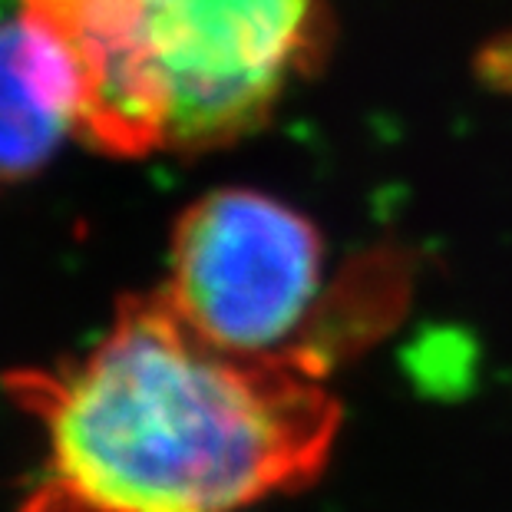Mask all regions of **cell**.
Masks as SVG:
<instances>
[{"mask_svg": "<svg viewBox=\"0 0 512 512\" xmlns=\"http://www.w3.org/2000/svg\"><path fill=\"white\" fill-rule=\"evenodd\" d=\"M4 390L47 440L20 512H238L308 489L341 430L318 347L225 351L159 288L129 294L90 351Z\"/></svg>", "mask_w": 512, "mask_h": 512, "instance_id": "1", "label": "cell"}, {"mask_svg": "<svg viewBox=\"0 0 512 512\" xmlns=\"http://www.w3.org/2000/svg\"><path fill=\"white\" fill-rule=\"evenodd\" d=\"M60 47L73 129L110 156L195 152L255 129L301 70L321 0H20Z\"/></svg>", "mask_w": 512, "mask_h": 512, "instance_id": "2", "label": "cell"}, {"mask_svg": "<svg viewBox=\"0 0 512 512\" xmlns=\"http://www.w3.org/2000/svg\"><path fill=\"white\" fill-rule=\"evenodd\" d=\"M321 238L271 195L222 189L182 212L159 291L202 337L238 354L301 347L321 288Z\"/></svg>", "mask_w": 512, "mask_h": 512, "instance_id": "3", "label": "cell"}, {"mask_svg": "<svg viewBox=\"0 0 512 512\" xmlns=\"http://www.w3.org/2000/svg\"><path fill=\"white\" fill-rule=\"evenodd\" d=\"M73 129L67 60L30 17L0 20V189L47 166Z\"/></svg>", "mask_w": 512, "mask_h": 512, "instance_id": "4", "label": "cell"}]
</instances>
